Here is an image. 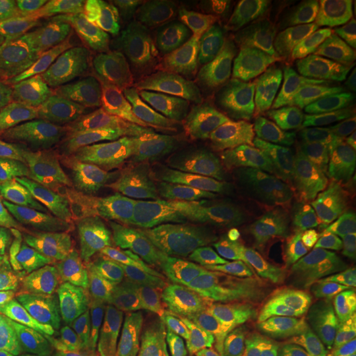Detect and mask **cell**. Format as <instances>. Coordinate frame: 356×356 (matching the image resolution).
Wrapping results in <instances>:
<instances>
[{
  "label": "cell",
  "instance_id": "cell-21",
  "mask_svg": "<svg viewBox=\"0 0 356 356\" xmlns=\"http://www.w3.org/2000/svg\"><path fill=\"white\" fill-rule=\"evenodd\" d=\"M76 238L74 216L23 204L0 222V267L51 243Z\"/></svg>",
  "mask_w": 356,
  "mask_h": 356
},
{
  "label": "cell",
  "instance_id": "cell-37",
  "mask_svg": "<svg viewBox=\"0 0 356 356\" xmlns=\"http://www.w3.org/2000/svg\"><path fill=\"white\" fill-rule=\"evenodd\" d=\"M26 176L15 166L0 163V222L24 204Z\"/></svg>",
  "mask_w": 356,
  "mask_h": 356
},
{
  "label": "cell",
  "instance_id": "cell-34",
  "mask_svg": "<svg viewBox=\"0 0 356 356\" xmlns=\"http://www.w3.org/2000/svg\"><path fill=\"white\" fill-rule=\"evenodd\" d=\"M94 3L92 0H35L32 6L45 32L54 33L82 17Z\"/></svg>",
  "mask_w": 356,
  "mask_h": 356
},
{
  "label": "cell",
  "instance_id": "cell-13",
  "mask_svg": "<svg viewBox=\"0 0 356 356\" xmlns=\"http://www.w3.org/2000/svg\"><path fill=\"white\" fill-rule=\"evenodd\" d=\"M23 172L24 204L64 216H76L108 189L107 178L94 169L82 149L63 153Z\"/></svg>",
  "mask_w": 356,
  "mask_h": 356
},
{
  "label": "cell",
  "instance_id": "cell-19",
  "mask_svg": "<svg viewBox=\"0 0 356 356\" xmlns=\"http://www.w3.org/2000/svg\"><path fill=\"white\" fill-rule=\"evenodd\" d=\"M267 173L276 182H305L356 194V149L316 141L285 154Z\"/></svg>",
  "mask_w": 356,
  "mask_h": 356
},
{
  "label": "cell",
  "instance_id": "cell-11",
  "mask_svg": "<svg viewBox=\"0 0 356 356\" xmlns=\"http://www.w3.org/2000/svg\"><path fill=\"white\" fill-rule=\"evenodd\" d=\"M135 44L179 98L198 106L218 103L219 72L195 51L179 45L168 26L120 29L106 33Z\"/></svg>",
  "mask_w": 356,
  "mask_h": 356
},
{
  "label": "cell",
  "instance_id": "cell-3",
  "mask_svg": "<svg viewBox=\"0 0 356 356\" xmlns=\"http://www.w3.org/2000/svg\"><path fill=\"white\" fill-rule=\"evenodd\" d=\"M266 305V275L245 273L216 285L166 293L143 312L157 322L188 329L209 342L219 343L247 330L261 317Z\"/></svg>",
  "mask_w": 356,
  "mask_h": 356
},
{
  "label": "cell",
  "instance_id": "cell-18",
  "mask_svg": "<svg viewBox=\"0 0 356 356\" xmlns=\"http://www.w3.org/2000/svg\"><path fill=\"white\" fill-rule=\"evenodd\" d=\"M267 247L257 245L198 216L177 229H166L140 248L131 251L135 269L182 260L257 256Z\"/></svg>",
  "mask_w": 356,
  "mask_h": 356
},
{
  "label": "cell",
  "instance_id": "cell-30",
  "mask_svg": "<svg viewBox=\"0 0 356 356\" xmlns=\"http://www.w3.org/2000/svg\"><path fill=\"white\" fill-rule=\"evenodd\" d=\"M54 297L36 288L0 279V317H19L49 325L48 306Z\"/></svg>",
  "mask_w": 356,
  "mask_h": 356
},
{
  "label": "cell",
  "instance_id": "cell-40",
  "mask_svg": "<svg viewBox=\"0 0 356 356\" xmlns=\"http://www.w3.org/2000/svg\"><path fill=\"white\" fill-rule=\"evenodd\" d=\"M33 356H56V355H51V354H48V355H33Z\"/></svg>",
  "mask_w": 356,
  "mask_h": 356
},
{
  "label": "cell",
  "instance_id": "cell-8",
  "mask_svg": "<svg viewBox=\"0 0 356 356\" xmlns=\"http://www.w3.org/2000/svg\"><path fill=\"white\" fill-rule=\"evenodd\" d=\"M291 256L267 248L257 256L209 257L138 268L115 291L113 302L119 312H139L163 294L193 288L200 282H226L245 273H272Z\"/></svg>",
  "mask_w": 356,
  "mask_h": 356
},
{
  "label": "cell",
  "instance_id": "cell-27",
  "mask_svg": "<svg viewBox=\"0 0 356 356\" xmlns=\"http://www.w3.org/2000/svg\"><path fill=\"white\" fill-rule=\"evenodd\" d=\"M200 28L191 48L213 66L234 72L241 63V32L235 17L223 7L200 0Z\"/></svg>",
  "mask_w": 356,
  "mask_h": 356
},
{
  "label": "cell",
  "instance_id": "cell-6",
  "mask_svg": "<svg viewBox=\"0 0 356 356\" xmlns=\"http://www.w3.org/2000/svg\"><path fill=\"white\" fill-rule=\"evenodd\" d=\"M267 277V327L313 322L356 300V272L313 267L304 256L289 260Z\"/></svg>",
  "mask_w": 356,
  "mask_h": 356
},
{
  "label": "cell",
  "instance_id": "cell-2",
  "mask_svg": "<svg viewBox=\"0 0 356 356\" xmlns=\"http://www.w3.org/2000/svg\"><path fill=\"white\" fill-rule=\"evenodd\" d=\"M135 269L131 252H118L81 238L51 243L0 267V276L49 291L61 302L106 298Z\"/></svg>",
  "mask_w": 356,
  "mask_h": 356
},
{
  "label": "cell",
  "instance_id": "cell-22",
  "mask_svg": "<svg viewBox=\"0 0 356 356\" xmlns=\"http://www.w3.org/2000/svg\"><path fill=\"white\" fill-rule=\"evenodd\" d=\"M281 195L331 235L356 244V194L321 185L282 181Z\"/></svg>",
  "mask_w": 356,
  "mask_h": 356
},
{
  "label": "cell",
  "instance_id": "cell-14",
  "mask_svg": "<svg viewBox=\"0 0 356 356\" xmlns=\"http://www.w3.org/2000/svg\"><path fill=\"white\" fill-rule=\"evenodd\" d=\"M198 161L204 172L202 213L210 223L257 245L282 254L301 256L268 229L263 210L250 194L243 179L225 169Z\"/></svg>",
  "mask_w": 356,
  "mask_h": 356
},
{
  "label": "cell",
  "instance_id": "cell-17",
  "mask_svg": "<svg viewBox=\"0 0 356 356\" xmlns=\"http://www.w3.org/2000/svg\"><path fill=\"white\" fill-rule=\"evenodd\" d=\"M356 26L350 4L338 0L288 3L270 28L273 42L294 56L321 53L343 42Z\"/></svg>",
  "mask_w": 356,
  "mask_h": 356
},
{
  "label": "cell",
  "instance_id": "cell-23",
  "mask_svg": "<svg viewBox=\"0 0 356 356\" xmlns=\"http://www.w3.org/2000/svg\"><path fill=\"white\" fill-rule=\"evenodd\" d=\"M170 1L164 0H102L70 26L53 35L76 38L116 29H145L166 26Z\"/></svg>",
  "mask_w": 356,
  "mask_h": 356
},
{
  "label": "cell",
  "instance_id": "cell-7",
  "mask_svg": "<svg viewBox=\"0 0 356 356\" xmlns=\"http://www.w3.org/2000/svg\"><path fill=\"white\" fill-rule=\"evenodd\" d=\"M184 129L195 159L225 169L244 182L267 173V149L243 103L198 106L185 118Z\"/></svg>",
  "mask_w": 356,
  "mask_h": 356
},
{
  "label": "cell",
  "instance_id": "cell-16",
  "mask_svg": "<svg viewBox=\"0 0 356 356\" xmlns=\"http://www.w3.org/2000/svg\"><path fill=\"white\" fill-rule=\"evenodd\" d=\"M144 61L145 56L138 45L103 35L95 48L58 67L69 98L81 111L132 81L140 73Z\"/></svg>",
  "mask_w": 356,
  "mask_h": 356
},
{
  "label": "cell",
  "instance_id": "cell-29",
  "mask_svg": "<svg viewBox=\"0 0 356 356\" xmlns=\"http://www.w3.org/2000/svg\"><path fill=\"white\" fill-rule=\"evenodd\" d=\"M236 20L248 42H259L270 31L276 16L288 3L280 0H229L220 3Z\"/></svg>",
  "mask_w": 356,
  "mask_h": 356
},
{
  "label": "cell",
  "instance_id": "cell-15",
  "mask_svg": "<svg viewBox=\"0 0 356 356\" xmlns=\"http://www.w3.org/2000/svg\"><path fill=\"white\" fill-rule=\"evenodd\" d=\"M247 189L263 210L268 229L304 257L353 263L355 243L339 239L321 229L289 204L268 173L248 178Z\"/></svg>",
  "mask_w": 356,
  "mask_h": 356
},
{
  "label": "cell",
  "instance_id": "cell-31",
  "mask_svg": "<svg viewBox=\"0 0 356 356\" xmlns=\"http://www.w3.org/2000/svg\"><path fill=\"white\" fill-rule=\"evenodd\" d=\"M235 356H307L298 326L267 327L243 342Z\"/></svg>",
  "mask_w": 356,
  "mask_h": 356
},
{
  "label": "cell",
  "instance_id": "cell-35",
  "mask_svg": "<svg viewBox=\"0 0 356 356\" xmlns=\"http://www.w3.org/2000/svg\"><path fill=\"white\" fill-rule=\"evenodd\" d=\"M200 0L170 1L166 26L179 45L191 48L200 28Z\"/></svg>",
  "mask_w": 356,
  "mask_h": 356
},
{
  "label": "cell",
  "instance_id": "cell-25",
  "mask_svg": "<svg viewBox=\"0 0 356 356\" xmlns=\"http://www.w3.org/2000/svg\"><path fill=\"white\" fill-rule=\"evenodd\" d=\"M309 82L323 108L332 110L355 98L356 41H343L318 53Z\"/></svg>",
  "mask_w": 356,
  "mask_h": 356
},
{
  "label": "cell",
  "instance_id": "cell-24",
  "mask_svg": "<svg viewBox=\"0 0 356 356\" xmlns=\"http://www.w3.org/2000/svg\"><path fill=\"white\" fill-rule=\"evenodd\" d=\"M119 319L120 326L140 344L139 356H229L236 348L232 344L209 342L188 329L157 322L143 310L119 312Z\"/></svg>",
  "mask_w": 356,
  "mask_h": 356
},
{
  "label": "cell",
  "instance_id": "cell-32",
  "mask_svg": "<svg viewBox=\"0 0 356 356\" xmlns=\"http://www.w3.org/2000/svg\"><path fill=\"white\" fill-rule=\"evenodd\" d=\"M48 35L38 22L32 1L0 0V40Z\"/></svg>",
  "mask_w": 356,
  "mask_h": 356
},
{
  "label": "cell",
  "instance_id": "cell-1",
  "mask_svg": "<svg viewBox=\"0 0 356 356\" xmlns=\"http://www.w3.org/2000/svg\"><path fill=\"white\" fill-rule=\"evenodd\" d=\"M232 85L276 147L297 148L316 136L321 116L310 82L297 57L272 40L243 63Z\"/></svg>",
  "mask_w": 356,
  "mask_h": 356
},
{
  "label": "cell",
  "instance_id": "cell-39",
  "mask_svg": "<svg viewBox=\"0 0 356 356\" xmlns=\"http://www.w3.org/2000/svg\"><path fill=\"white\" fill-rule=\"evenodd\" d=\"M10 81H11V76H8L7 73L0 72V95H1V92L4 91V89L7 88V85L10 83Z\"/></svg>",
  "mask_w": 356,
  "mask_h": 356
},
{
  "label": "cell",
  "instance_id": "cell-12",
  "mask_svg": "<svg viewBox=\"0 0 356 356\" xmlns=\"http://www.w3.org/2000/svg\"><path fill=\"white\" fill-rule=\"evenodd\" d=\"M48 317L58 339L56 356H139L123 334L116 306L107 298L73 304L53 298Z\"/></svg>",
  "mask_w": 356,
  "mask_h": 356
},
{
  "label": "cell",
  "instance_id": "cell-33",
  "mask_svg": "<svg viewBox=\"0 0 356 356\" xmlns=\"http://www.w3.org/2000/svg\"><path fill=\"white\" fill-rule=\"evenodd\" d=\"M314 138L356 149V97L323 115Z\"/></svg>",
  "mask_w": 356,
  "mask_h": 356
},
{
  "label": "cell",
  "instance_id": "cell-10",
  "mask_svg": "<svg viewBox=\"0 0 356 356\" xmlns=\"http://www.w3.org/2000/svg\"><path fill=\"white\" fill-rule=\"evenodd\" d=\"M76 219V238L118 252H131L165 232L173 216L106 189Z\"/></svg>",
  "mask_w": 356,
  "mask_h": 356
},
{
  "label": "cell",
  "instance_id": "cell-36",
  "mask_svg": "<svg viewBox=\"0 0 356 356\" xmlns=\"http://www.w3.org/2000/svg\"><path fill=\"white\" fill-rule=\"evenodd\" d=\"M307 356H356V341L335 331L314 327L302 334Z\"/></svg>",
  "mask_w": 356,
  "mask_h": 356
},
{
  "label": "cell",
  "instance_id": "cell-9",
  "mask_svg": "<svg viewBox=\"0 0 356 356\" xmlns=\"http://www.w3.org/2000/svg\"><path fill=\"white\" fill-rule=\"evenodd\" d=\"M108 189L149 204L172 216H194L204 210V172L189 152L135 166L107 178Z\"/></svg>",
  "mask_w": 356,
  "mask_h": 356
},
{
  "label": "cell",
  "instance_id": "cell-26",
  "mask_svg": "<svg viewBox=\"0 0 356 356\" xmlns=\"http://www.w3.org/2000/svg\"><path fill=\"white\" fill-rule=\"evenodd\" d=\"M81 41L53 33L0 40V72L11 78L33 76L81 51Z\"/></svg>",
  "mask_w": 356,
  "mask_h": 356
},
{
  "label": "cell",
  "instance_id": "cell-28",
  "mask_svg": "<svg viewBox=\"0 0 356 356\" xmlns=\"http://www.w3.org/2000/svg\"><path fill=\"white\" fill-rule=\"evenodd\" d=\"M48 354H58V339L51 326L32 319L0 317V356Z\"/></svg>",
  "mask_w": 356,
  "mask_h": 356
},
{
  "label": "cell",
  "instance_id": "cell-4",
  "mask_svg": "<svg viewBox=\"0 0 356 356\" xmlns=\"http://www.w3.org/2000/svg\"><path fill=\"white\" fill-rule=\"evenodd\" d=\"M79 108L65 90L58 64L11 78L0 95V163L15 161L57 139Z\"/></svg>",
  "mask_w": 356,
  "mask_h": 356
},
{
  "label": "cell",
  "instance_id": "cell-20",
  "mask_svg": "<svg viewBox=\"0 0 356 356\" xmlns=\"http://www.w3.org/2000/svg\"><path fill=\"white\" fill-rule=\"evenodd\" d=\"M141 76L143 70L120 89L115 90L113 92L85 106L78 113L76 119L70 123V126L66 128L57 139L10 165L15 166L20 170H26L63 153L88 147L90 143H92L98 138V135L110 124L115 115L124 106L147 94V90L141 82Z\"/></svg>",
  "mask_w": 356,
  "mask_h": 356
},
{
  "label": "cell",
  "instance_id": "cell-38",
  "mask_svg": "<svg viewBox=\"0 0 356 356\" xmlns=\"http://www.w3.org/2000/svg\"><path fill=\"white\" fill-rule=\"evenodd\" d=\"M335 332L356 341V300L344 306L343 310L334 319Z\"/></svg>",
  "mask_w": 356,
  "mask_h": 356
},
{
  "label": "cell",
  "instance_id": "cell-5",
  "mask_svg": "<svg viewBox=\"0 0 356 356\" xmlns=\"http://www.w3.org/2000/svg\"><path fill=\"white\" fill-rule=\"evenodd\" d=\"M184 107L168 92H147L128 103L82 152L110 178L170 149L184 127Z\"/></svg>",
  "mask_w": 356,
  "mask_h": 356
}]
</instances>
